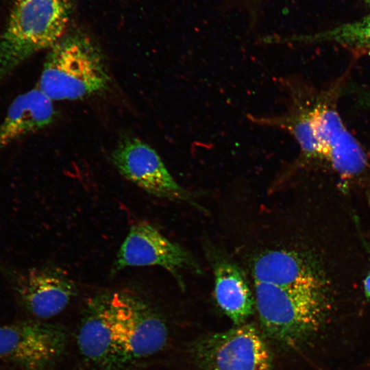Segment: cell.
Wrapping results in <instances>:
<instances>
[{
  "mask_svg": "<svg viewBox=\"0 0 370 370\" xmlns=\"http://www.w3.org/2000/svg\"><path fill=\"white\" fill-rule=\"evenodd\" d=\"M325 101L293 103L280 127L293 135L304 158L325 159L343 178L360 175L367 166V155L336 108Z\"/></svg>",
  "mask_w": 370,
  "mask_h": 370,
  "instance_id": "obj_1",
  "label": "cell"
},
{
  "mask_svg": "<svg viewBox=\"0 0 370 370\" xmlns=\"http://www.w3.org/2000/svg\"><path fill=\"white\" fill-rule=\"evenodd\" d=\"M110 77L103 53L79 31L67 32L49 49L38 88L51 100H76L101 92Z\"/></svg>",
  "mask_w": 370,
  "mask_h": 370,
  "instance_id": "obj_2",
  "label": "cell"
},
{
  "mask_svg": "<svg viewBox=\"0 0 370 370\" xmlns=\"http://www.w3.org/2000/svg\"><path fill=\"white\" fill-rule=\"evenodd\" d=\"M74 0H12L0 36V82L67 31Z\"/></svg>",
  "mask_w": 370,
  "mask_h": 370,
  "instance_id": "obj_3",
  "label": "cell"
},
{
  "mask_svg": "<svg viewBox=\"0 0 370 370\" xmlns=\"http://www.w3.org/2000/svg\"><path fill=\"white\" fill-rule=\"evenodd\" d=\"M255 306L267 334L293 346L320 325L325 306L324 282L290 287L255 282Z\"/></svg>",
  "mask_w": 370,
  "mask_h": 370,
  "instance_id": "obj_4",
  "label": "cell"
},
{
  "mask_svg": "<svg viewBox=\"0 0 370 370\" xmlns=\"http://www.w3.org/2000/svg\"><path fill=\"white\" fill-rule=\"evenodd\" d=\"M194 356L200 370H273L266 342L248 323L201 338Z\"/></svg>",
  "mask_w": 370,
  "mask_h": 370,
  "instance_id": "obj_5",
  "label": "cell"
},
{
  "mask_svg": "<svg viewBox=\"0 0 370 370\" xmlns=\"http://www.w3.org/2000/svg\"><path fill=\"white\" fill-rule=\"evenodd\" d=\"M116 338L124 362L151 356L166 344L165 322L144 300L118 292Z\"/></svg>",
  "mask_w": 370,
  "mask_h": 370,
  "instance_id": "obj_6",
  "label": "cell"
},
{
  "mask_svg": "<svg viewBox=\"0 0 370 370\" xmlns=\"http://www.w3.org/2000/svg\"><path fill=\"white\" fill-rule=\"evenodd\" d=\"M66 336L58 326L40 321L0 325V359L27 370H42L62 354Z\"/></svg>",
  "mask_w": 370,
  "mask_h": 370,
  "instance_id": "obj_7",
  "label": "cell"
},
{
  "mask_svg": "<svg viewBox=\"0 0 370 370\" xmlns=\"http://www.w3.org/2000/svg\"><path fill=\"white\" fill-rule=\"evenodd\" d=\"M111 158L125 178L147 193L160 198L190 200L158 153L141 140L134 137L123 139L113 150Z\"/></svg>",
  "mask_w": 370,
  "mask_h": 370,
  "instance_id": "obj_8",
  "label": "cell"
},
{
  "mask_svg": "<svg viewBox=\"0 0 370 370\" xmlns=\"http://www.w3.org/2000/svg\"><path fill=\"white\" fill-rule=\"evenodd\" d=\"M158 266L178 280L182 269L193 267L188 251L165 237L147 222L134 224L122 243L113 265L117 272L126 267Z\"/></svg>",
  "mask_w": 370,
  "mask_h": 370,
  "instance_id": "obj_9",
  "label": "cell"
},
{
  "mask_svg": "<svg viewBox=\"0 0 370 370\" xmlns=\"http://www.w3.org/2000/svg\"><path fill=\"white\" fill-rule=\"evenodd\" d=\"M117 301L118 292L90 298L77 334L81 354L101 367L113 368L124 363L116 338Z\"/></svg>",
  "mask_w": 370,
  "mask_h": 370,
  "instance_id": "obj_10",
  "label": "cell"
},
{
  "mask_svg": "<svg viewBox=\"0 0 370 370\" xmlns=\"http://www.w3.org/2000/svg\"><path fill=\"white\" fill-rule=\"evenodd\" d=\"M13 284L21 304L39 319L60 314L77 293L73 280L53 266L33 267L17 273Z\"/></svg>",
  "mask_w": 370,
  "mask_h": 370,
  "instance_id": "obj_11",
  "label": "cell"
},
{
  "mask_svg": "<svg viewBox=\"0 0 370 370\" xmlns=\"http://www.w3.org/2000/svg\"><path fill=\"white\" fill-rule=\"evenodd\" d=\"M56 111L53 101L38 88L18 95L0 123V150L52 123Z\"/></svg>",
  "mask_w": 370,
  "mask_h": 370,
  "instance_id": "obj_12",
  "label": "cell"
},
{
  "mask_svg": "<svg viewBox=\"0 0 370 370\" xmlns=\"http://www.w3.org/2000/svg\"><path fill=\"white\" fill-rule=\"evenodd\" d=\"M255 282L282 287L323 282L317 270L307 258L295 251L277 250L258 256L253 266Z\"/></svg>",
  "mask_w": 370,
  "mask_h": 370,
  "instance_id": "obj_13",
  "label": "cell"
},
{
  "mask_svg": "<svg viewBox=\"0 0 370 370\" xmlns=\"http://www.w3.org/2000/svg\"><path fill=\"white\" fill-rule=\"evenodd\" d=\"M214 276L218 305L236 325L245 323L254 312L255 298L244 273L233 263L220 260L214 264Z\"/></svg>",
  "mask_w": 370,
  "mask_h": 370,
  "instance_id": "obj_14",
  "label": "cell"
},
{
  "mask_svg": "<svg viewBox=\"0 0 370 370\" xmlns=\"http://www.w3.org/2000/svg\"><path fill=\"white\" fill-rule=\"evenodd\" d=\"M363 288L365 295L370 299V271L365 278L363 281Z\"/></svg>",
  "mask_w": 370,
  "mask_h": 370,
  "instance_id": "obj_15",
  "label": "cell"
},
{
  "mask_svg": "<svg viewBox=\"0 0 370 370\" xmlns=\"http://www.w3.org/2000/svg\"><path fill=\"white\" fill-rule=\"evenodd\" d=\"M365 1L370 4V0H365Z\"/></svg>",
  "mask_w": 370,
  "mask_h": 370,
  "instance_id": "obj_16",
  "label": "cell"
}]
</instances>
